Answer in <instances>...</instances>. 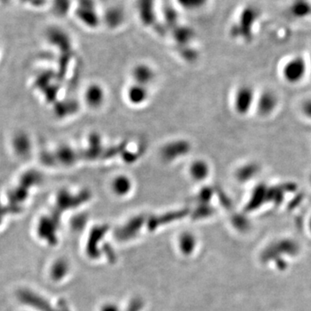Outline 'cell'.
Segmentation results:
<instances>
[{
    "mask_svg": "<svg viewBox=\"0 0 311 311\" xmlns=\"http://www.w3.org/2000/svg\"><path fill=\"white\" fill-rule=\"evenodd\" d=\"M261 14L260 9L255 5L248 4L244 6L243 9H241L236 22L232 26L233 36L240 37L246 41L252 39Z\"/></svg>",
    "mask_w": 311,
    "mask_h": 311,
    "instance_id": "7a4b0ae2",
    "label": "cell"
},
{
    "mask_svg": "<svg viewBox=\"0 0 311 311\" xmlns=\"http://www.w3.org/2000/svg\"><path fill=\"white\" fill-rule=\"evenodd\" d=\"M112 185L115 193L123 196L130 191L131 189V181L128 177L120 175L114 179Z\"/></svg>",
    "mask_w": 311,
    "mask_h": 311,
    "instance_id": "4fadbf2b",
    "label": "cell"
},
{
    "mask_svg": "<svg viewBox=\"0 0 311 311\" xmlns=\"http://www.w3.org/2000/svg\"><path fill=\"white\" fill-rule=\"evenodd\" d=\"M308 65H309V77L311 79V53L307 57Z\"/></svg>",
    "mask_w": 311,
    "mask_h": 311,
    "instance_id": "9a60e30c",
    "label": "cell"
},
{
    "mask_svg": "<svg viewBox=\"0 0 311 311\" xmlns=\"http://www.w3.org/2000/svg\"><path fill=\"white\" fill-rule=\"evenodd\" d=\"M308 180H309V182H310V185L311 186V172L309 175V178H308Z\"/></svg>",
    "mask_w": 311,
    "mask_h": 311,
    "instance_id": "e0dca14e",
    "label": "cell"
},
{
    "mask_svg": "<svg viewBox=\"0 0 311 311\" xmlns=\"http://www.w3.org/2000/svg\"><path fill=\"white\" fill-rule=\"evenodd\" d=\"M307 227L308 230H309V232H310V233L311 234V216L310 217L309 220H308Z\"/></svg>",
    "mask_w": 311,
    "mask_h": 311,
    "instance_id": "2e32d148",
    "label": "cell"
},
{
    "mask_svg": "<svg viewBox=\"0 0 311 311\" xmlns=\"http://www.w3.org/2000/svg\"><path fill=\"white\" fill-rule=\"evenodd\" d=\"M261 165L257 161H248L235 170V179L240 183H247L249 181L256 179L261 172Z\"/></svg>",
    "mask_w": 311,
    "mask_h": 311,
    "instance_id": "5b68a950",
    "label": "cell"
},
{
    "mask_svg": "<svg viewBox=\"0 0 311 311\" xmlns=\"http://www.w3.org/2000/svg\"><path fill=\"white\" fill-rule=\"evenodd\" d=\"M189 174L194 180L202 181L209 178L210 167L204 160H196L193 162L189 167Z\"/></svg>",
    "mask_w": 311,
    "mask_h": 311,
    "instance_id": "8fae6325",
    "label": "cell"
},
{
    "mask_svg": "<svg viewBox=\"0 0 311 311\" xmlns=\"http://www.w3.org/2000/svg\"><path fill=\"white\" fill-rule=\"evenodd\" d=\"M179 8L187 12H196L204 9L209 0H175Z\"/></svg>",
    "mask_w": 311,
    "mask_h": 311,
    "instance_id": "7c38bea8",
    "label": "cell"
},
{
    "mask_svg": "<svg viewBox=\"0 0 311 311\" xmlns=\"http://www.w3.org/2000/svg\"><path fill=\"white\" fill-rule=\"evenodd\" d=\"M279 104V96L276 91L264 89L258 92L254 112L260 118H270L278 109Z\"/></svg>",
    "mask_w": 311,
    "mask_h": 311,
    "instance_id": "277c9868",
    "label": "cell"
},
{
    "mask_svg": "<svg viewBox=\"0 0 311 311\" xmlns=\"http://www.w3.org/2000/svg\"><path fill=\"white\" fill-rule=\"evenodd\" d=\"M289 13L296 19L311 17V0H294L289 7Z\"/></svg>",
    "mask_w": 311,
    "mask_h": 311,
    "instance_id": "9c48e42d",
    "label": "cell"
},
{
    "mask_svg": "<svg viewBox=\"0 0 311 311\" xmlns=\"http://www.w3.org/2000/svg\"><path fill=\"white\" fill-rule=\"evenodd\" d=\"M280 75L284 82L296 86L309 77L307 57L295 54L288 57L280 67Z\"/></svg>",
    "mask_w": 311,
    "mask_h": 311,
    "instance_id": "6da1fadb",
    "label": "cell"
},
{
    "mask_svg": "<svg viewBox=\"0 0 311 311\" xmlns=\"http://www.w3.org/2000/svg\"><path fill=\"white\" fill-rule=\"evenodd\" d=\"M189 144L186 141H175L164 147L162 156L167 161H173L176 158L189 153Z\"/></svg>",
    "mask_w": 311,
    "mask_h": 311,
    "instance_id": "8992f818",
    "label": "cell"
},
{
    "mask_svg": "<svg viewBox=\"0 0 311 311\" xmlns=\"http://www.w3.org/2000/svg\"><path fill=\"white\" fill-rule=\"evenodd\" d=\"M148 98V91L146 86L133 84L127 91V98L132 105H141Z\"/></svg>",
    "mask_w": 311,
    "mask_h": 311,
    "instance_id": "30bf717a",
    "label": "cell"
},
{
    "mask_svg": "<svg viewBox=\"0 0 311 311\" xmlns=\"http://www.w3.org/2000/svg\"><path fill=\"white\" fill-rule=\"evenodd\" d=\"M132 77L136 84L147 86L155 77L152 68L146 64H138L132 69Z\"/></svg>",
    "mask_w": 311,
    "mask_h": 311,
    "instance_id": "ba28073f",
    "label": "cell"
},
{
    "mask_svg": "<svg viewBox=\"0 0 311 311\" xmlns=\"http://www.w3.org/2000/svg\"><path fill=\"white\" fill-rule=\"evenodd\" d=\"M258 92L251 84H242L237 87L232 98V107L237 115L246 117L254 112Z\"/></svg>",
    "mask_w": 311,
    "mask_h": 311,
    "instance_id": "3957f363",
    "label": "cell"
},
{
    "mask_svg": "<svg viewBox=\"0 0 311 311\" xmlns=\"http://www.w3.org/2000/svg\"><path fill=\"white\" fill-rule=\"evenodd\" d=\"M85 100L88 107L98 108L105 100V91L98 84H92L85 93Z\"/></svg>",
    "mask_w": 311,
    "mask_h": 311,
    "instance_id": "52a82bcc",
    "label": "cell"
},
{
    "mask_svg": "<svg viewBox=\"0 0 311 311\" xmlns=\"http://www.w3.org/2000/svg\"><path fill=\"white\" fill-rule=\"evenodd\" d=\"M300 113L303 118L311 121V97L303 99L300 105Z\"/></svg>",
    "mask_w": 311,
    "mask_h": 311,
    "instance_id": "5bb4252c",
    "label": "cell"
}]
</instances>
